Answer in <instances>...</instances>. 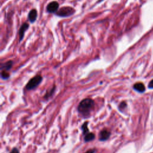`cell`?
I'll return each instance as SVG.
<instances>
[{"label":"cell","instance_id":"cell-1","mask_svg":"<svg viewBox=\"0 0 153 153\" xmlns=\"http://www.w3.org/2000/svg\"><path fill=\"white\" fill-rule=\"evenodd\" d=\"M94 101L90 98H86L81 101L78 107V111L83 115H88L94 108Z\"/></svg>","mask_w":153,"mask_h":153},{"label":"cell","instance_id":"cell-2","mask_svg":"<svg viewBox=\"0 0 153 153\" xmlns=\"http://www.w3.org/2000/svg\"><path fill=\"white\" fill-rule=\"evenodd\" d=\"M43 81V77L41 76V75H36V76H34V77L32 78L29 82L27 83V85L26 86V88L28 90H32L34 89L35 88H36L40 83H41V81Z\"/></svg>","mask_w":153,"mask_h":153},{"label":"cell","instance_id":"cell-3","mask_svg":"<svg viewBox=\"0 0 153 153\" xmlns=\"http://www.w3.org/2000/svg\"><path fill=\"white\" fill-rule=\"evenodd\" d=\"M75 13V10L70 7H64L59 9L56 15L60 17H69Z\"/></svg>","mask_w":153,"mask_h":153},{"label":"cell","instance_id":"cell-4","mask_svg":"<svg viewBox=\"0 0 153 153\" xmlns=\"http://www.w3.org/2000/svg\"><path fill=\"white\" fill-rule=\"evenodd\" d=\"M59 9V4L56 1L51 2L47 6V11L48 13H56Z\"/></svg>","mask_w":153,"mask_h":153},{"label":"cell","instance_id":"cell-5","mask_svg":"<svg viewBox=\"0 0 153 153\" xmlns=\"http://www.w3.org/2000/svg\"><path fill=\"white\" fill-rule=\"evenodd\" d=\"M29 28V25L27 23H23L21 27H20V28L19 30V41H21L24 37V35L25 32L27 31V30Z\"/></svg>","mask_w":153,"mask_h":153},{"label":"cell","instance_id":"cell-6","mask_svg":"<svg viewBox=\"0 0 153 153\" xmlns=\"http://www.w3.org/2000/svg\"><path fill=\"white\" fill-rule=\"evenodd\" d=\"M111 135L110 132L107 130H103L100 132L99 135V141H105L108 140Z\"/></svg>","mask_w":153,"mask_h":153},{"label":"cell","instance_id":"cell-7","mask_svg":"<svg viewBox=\"0 0 153 153\" xmlns=\"http://www.w3.org/2000/svg\"><path fill=\"white\" fill-rule=\"evenodd\" d=\"M37 17V11L36 10L33 9L32 10L28 15V19L30 22L33 23L36 21Z\"/></svg>","mask_w":153,"mask_h":153},{"label":"cell","instance_id":"cell-8","mask_svg":"<svg viewBox=\"0 0 153 153\" xmlns=\"http://www.w3.org/2000/svg\"><path fill=\"white\" fill-rule=\"evenodd\" d=\"M134 89L140 93H144L145 91V86L142 83H137L134 86Z\"/></svg>","mask_w":153,"mask_h":153},{"label":"cell","instance_id":"cell-9","mask_svg":"<svg viewBox=\"0 0 153 153\" xmlns=\"http://www.w3.org/2000/svg\"><path fill=\"white\" fill-rule=\"evenodd\" d=\"M13 64V62L11 60L8 61L3 64L1 66V69L3 71H9L11 68Z\"/></svg>","mask_w":153,"mask_h":153},{"label":"cell","instance_id":"cell-10","mask_svg":"<svg viewBox=\"0 0 153 153\" xmlns=\"http://www.w3.org/2000/svg\"><path fill=\"white\" fill-rule=\"evenodd\" d=\"M95 138V135L93 133H88L85 135V142H89L93 141Z\"/></svg>","mask_w":153,"mask_h":153},{"label":"cell","instance_id":"cell-11","mask_svg":"<svg viewBox=\"0 0 153 153\" xmlns=\"http://www.w3.org/2000/svg\"><path fill=\"white\" fill-rule=\"evenodd\" d=\"M81 129L83 130V133L84 135H86L89 133V128H88V122L86 121L82 125Z\"/></svg>","mask_w":153,"mask_h":153},{"label":"cell","instance_id":"cell-12","mask_svg":"<svg viewBox=\"0 0 153 153\" xmlns=\"http://www.w3.org/2000/svg\"><path fill=\"white\" fill-rule=\"evenodd\" d=\"M1 78L4 80H6L7 79L9 76H10V75L8 72H7L6 71H3L1 72Z\"/></svg>","mask_w":153,"mask_h":153},{"label":"cell","instance_id":"cell-13","mask_svg":"<svg viewBox=\"0 0 153 153\" xmlns=\"http://www.w3.org/2000/svg\"><path fill=\"white\" fill-rule=\"evenodd\" d=\"M54 90H55V87H53V88H52V89L51 90V91L50 92H47V94L45 95V96H44V98H48V97H50V96H52L53 94V93H54Z\"/></svg>","mask_w":153,"mask_h":153},{"label":"cell","instance_id":"cell-14","mask_svg":"<svg viewBox=\"0 0 153 153\" xmlns=\"http://www.w3.org/2000/svg\"><path fill=\"white\" fill-rule=\"evenodd\" d=\"M126 106H127L126 103L125 102H121V103H120V106H119V108H120V109H124V108H125L126 107Z\"/></svg>","mask_w":153,"mask_h":153},{"label":"cell","instance_id":"cell-15","mask_svg":"<svg viewBox=\"0 0 153 153\" xmlns=\"http://www.w3.org/2000/svg\"><path fill=\"white\" fill-rule=\"evenodd\" d=\"M96 152V149H90V150H89L85 152V153H95Z\"/></svg>","mask_w":153,"mask_h":153},{"label":"cell","instance_id":"cell-16","mask_svg":"<svg viewBox=\"0 0 153 153\" xmlns=\"http://www.w3.org/2000/svg\"><path fill=\"white\" fill-rule=\"evenodd\" d=\"M148 88L153 89V80H152L148 84Z\"/></svg>","mask_w":153,"mask_h":153},{"label":"cell","instance_id":"cell-17","mask_svg":"<svg viewBox=\"0 0 153 153\" xmlns=\"http://www.w3.org/2000/svg\"><path fill=\"white\" fill-rule=\"evenodd\" d=\"M10 153H19V150L16 148H15L11 150Z\"/></svg>","mask_w":153,"mask_h":153}]
</instances>
